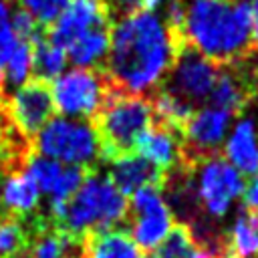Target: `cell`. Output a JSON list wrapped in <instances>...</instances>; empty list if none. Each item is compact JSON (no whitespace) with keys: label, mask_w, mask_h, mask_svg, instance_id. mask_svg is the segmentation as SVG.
I'll list each match as a JSON object with an SVG mask.
<instances>
[{"label":"cell","mask_w":258,"mask_h":258,"mask_svg":"<svg viewBox=\"0 0 258 258\" xmlns=\"http://www.w3.org/2000/svg\"><path fill=\"white\" fill-rule=\"evenodd\" d=\"M62 167H64L62 163H58L54 159H48V157H42V155H38L34 151L28 155V159L24 163V171L36 183L38 191L40 194H48V196L54 189V185H56V181H58V177L62 173Z\"/></svg>","instance_id":"cell-24"},{"label":"cell","mask_w":258,"mask_h":258,"mask_svg":"<svg viewBox=\"0 0 258 258\" xmlns=\"http://www.w3.org/2000/svg\"><path fill=\"white\" fill-rule=\"evenodd\" d=\"M183 44L153 10H137L111 26L103 73L113 89L145 95L161 85Z\"/></svg>","instance_id":"cell-1"},{"label":"cell","mask_w":258,"mask_h":258,"mask_svg":"<svg viewBox=\"0 0 258 258\" xmlns=\"http://www.w3.org/2000/svg\"><path fill=\"white\" fill-rule=\"evenodd\" d=\"M147 258H214L208 250L200 248L191 230L185 224H175L171 232L159 242L153 250H149Z\"/></svg>","instance_id":"cell-22"},{"label":"cell","mask_w":258,"mask_h":258,"mask_svg":"<svg viewBox=\"0 0 258 258\" xmlns=\"http://www.w3.org/2000/svg\"><path fill=\"white\" fill-rule=\"evenodd\" d=\"M149 101H151V107H153L155 121L173 129V131H177L179 135H181L183 127L187 125V121L191 119V115L196 111L189 103H185L183 99L165 91L163 87L153 89L149 93Z\"/></svg>","instance_id":"cell-20"},{"label":"cell","mask_w":258,"mask_h":258,"mask_svg":"<svg viewBox=\"0 0 258 258\" xmlns=\"http://www.w3.org/2000/svg\"><path fill=\"white\" fill-rule=\"evenodd\" d=\"M113 85L101 69H71L50 83L54 109L60 117L93 121Z\"/></svg>","instance_id":"cell-6"},{"label":"cell","mask_w":258,"mask_h":258,"mask_svg":"<svg viewBox=\"0 0 258 258\" xmlns=\"http://www.w3.org/2000/svg\"><path fill=\"white\" fill-rule=\"evenodd\" d=\"M220 64L196 52L189 46H181L171 69L159 87L189 103L194 109L210 99L214 83L220 75Z\"/></svg>","instance_id":"cell-8"},{"label":"cell","mask_w":258,"mask_h":258,"mask_svg":"<svg viewBox=\"0 0 258 258\" xmlns=\"http://www.w3.org/2000/svg\"><path fill=\"white\" fill-rule=\"evenodd\" d=\"M111 44V26L95 28L77 38L64 52L77 69H103Z\"/></svg>","instance_id":"cell-19"},{"label":"cell","mask_w":258,"mask_h":258,"mask_svg":"<svg viewBox=\"0 0 258 258\" xmlns=\"http://www.w3.org/2000/svg\"><path fill=\"white\" fill-rule=\"evenodd\" d=\"M18 38L12 30V6L10 0H0V67L4 69L10 52L14 50Z\"/></svg>","instance_id":"cell-27"},{"label":"cell","mask_w":258,"mask_h":258,"mask_svg":"<svg viewBox=\"0 0 258 258\" xmlns=\"http://www.w3.org/2000/svg\"><path fill=\"white\" fill-rule=\"evenodd\" d=\"M232 115L214 107H202L194 111L191 119L181 131V165H198L210 157H216L224 143Z\"/></svg>","instance_id":"cell-10"},{"label":"cell","mask_w":258,"mask_h":258,"mask_svg":"<svg viewBox=\"0 0 258 258\" xmlns=\"http://www.w3.org/2000/svg\"><path fill=\"white\" fill-rule=\"evenodd\" d=\"M40 191L24 169L2 173L0 177V206L4 216L28 218L38 212Z\"/></svg>","instance_id":"cell-16"},{"label":"cell","mask_w":258,"mask_h":258,"mask_svg":"<svg viewBox=\"0 0 258 258\" xmlns=\"http://www.w3.org/2000/svg\"><path fill=\"white\" fill-rule=\"evenodd\" d=\"M191 175L200 210L212 220L224 218L246 187L244 175L220 155L191 165Z\"/></svg>","instance_id":"cell-7"},{"label":"cell","mask_w":258,"mask_h":258,"mask_svg":"<svg viewBox=\"0 0 258 258\" xmlns=\"http://www.w3.org/2000/svg\"><path fill=\"white\" fill-rule=\"evenodd\" d=\"M258 93V83L248 71L246 62L242 64H232V67H222L220 75L214 83V89L210 93V107L220 109L234 115H240L252 97Z\"/></svg>","instance_id":"cell-13"},{"label":"cell","mask_w":258,"mask_h":258,"mask_svg":"<svg viewBox=\"0 0 258 258\" xmlns=\"http://www.w3.org/2000/svg\"><path fill=\"white\" fill-rule=\"evenodd\" d=\"M242 198H244V210L258 216V173H254L250 183H246Z\"/></svg>","instance_id":"cell-29"},{"label":"cell","mask_w":258,"mask_h":258,"mask_svg":"<svg viewBox=\"0 0 258 258\" xmlns=\"http://www.w3.org/2000/svg\"><path fill=\"white\" fill-rule=\"evenodd\" d=\"M107 177L127 198V196H133L135 191L145 189V187L163 189L167 173L157 169L153 163L143 159L139 153H129V155H123V157H117L111 161Z\"/></svg>","instance_id":"cell-14"},{"label":"cell","mask_w":258,"mask_h":258,"mask_svg":"<svg viewBox=\"0 0 258 258\" xmlns=\"http://www.w3.org/2000/svg\"><path fill=\"white\" fill-rule=\"evenodd\" d=\"M226 258H254L258 254V216L242 210L226 232Z\"/></svg>","instance_id":"cell-21"},{"label":"cell","mask_w":258,"mask_h":258,"mask_svg":"<svg viewBox=\"0 0 258 258\" xmlns=\"http://www.w3.org/2000/svg\"><path fill=\"white\" fill-rule=\"evenodd\" d=\"M250 14H252V32H254V40L258 42V0H252V4H250Z\"/></svg>","instance_id":"cell-30"},{"label":"cell","mask_w":258,"mask_h":258,"mask_svg":"<svg viewBox=\"0 0 258 258\" xmlns=\"http://www.w3.org/2000/svg\"><path fill=\"white\" fill-rule=\"evenodd\" d=\"M131 238L139 250H153L175 226L173 214L157 187H145L131 196L129 216Z\"/></svg>","instance_id":"cell-9"},{"label":"cell","mask_w":258,"mask_h":258,"mask_svg":"<svg viewBox=\"0 0 258 258\" xmlns=\"http://www.w3.org/2000/svg\"><path fill=\"white\" fill-rule=\"evenodd\" d=\"M105 4L109 8V12H111L113 22L117 18H123V16L131 14V12L141 10V0H105Z\"/></svg>","instance_id":"cell-28"},{"label":"cell","mask_w":258,"mask_h":258,"mask_svg":"<svg viewBox=\"0 0 258 258\" xmlns=\"http://www.w3.org/2000/svg\"><path fill=\"white\" fill-rule=\"evenodd\" d=\"M16 258H30V256H28V252H24V254H20V256H16Z\"/></svg>","instance_id":"cell-34"},{"label":"cell","mask_w":258,"mask_h":258,"mask_svg":"<svg viewBox=\"0 0 258 258\" xmlns=\"http://www.w3.org/2000/svg\"><path fill=\"white\" fill-rule=\"evenodd\" d=\"M181 44L220 67L246 62L258 48L246 0H183Z\"/></svg>","instance_id":"cell-2"},{"label":"cell","mask_w":258,"mask_h":258,"mask_svg":"<svg viewBox=\"0 0 258 258\" xmlns=\"http://www.w3.org/2000/svg\"><path fill=\"white\" fill-rule=\"evenodd\" d=\"M4 109L14 129L32 143L36 133L52 119L54 113L50 85L38 79H28L4 99Z\"/></svg>","instance_id":"cell-11"},{"label":"cell","mask_w":258,"mask_h":258,"mask_svg":"<svg viewBox=\"0 0 258 258\" xmlns=\"http://www.w3.org/2000/svg\"><path fill=\"white\" fill-rule=\"evenodd\" d=\"M161 0H141V10H153Z\"/></svg>","instance_id":"cell-32"},{"label":"cell","mask_w":258,"mask_h":258,"mask_svg":"<svg viewBox=\"0 0 258 258\" xmlns=\"http://www.w3.org/2000/svg\"><path fill=\"white\" fill-rule=\"evenodd\" d=\"M81 258H143L131 234L125 228L91 232L83 238Z\"/></svg>","instance_id":"cell-18"},{"label":"cell","mask_w":258,"mask_h":258,"mask_svg":"<svg viewBox=\"0 0 258 258\" xmlns=\"http://www.w3.org/2000/svg\"><path fill=\"white\" fill-rule=\"evenodd\" d=\"M6 99V85H4V69L0 67V101Z\"/></svg>","instance_id":"cell-33"},{"label":"cell","mask_w":258,"mask_h":258,"mask_svg":"<svg viewBox=\"0 0 258 258\" xmlns=\"http://www.w3.org/2000/svg\"><path fill=\"white\" fill-rule=\"evenodd\" d=\"M246 67H248V71L252 73V77L256 79V83H258V48H256V52L246 60Z\"/></svg>","instance_id":"cell-31"},{"label":"cell","mask_w":258,"mask_h":258,"mask_svg":"<svg viewBox=\"0 0 258 258\" xmlns=\"http://www.w3.org/2000/svg\"><path fill=\"white\" fill-rule=\"evenodd\" d=\"M127 216V198L107 175L93 171L85 177L75 196L58 210V214L50 218V222L73 240L83 242V238L91 232L119 228Z\"/></svg>","instance_id":"cell-3"},{"label":"cell","mask_w":258,"mask_h":258,"mask_svg":"<svg viewBox=\"0 0 258 258\" xmlns=\"http://www.w3.org/2000/svg\"><path fill=\"white\" fill-rule=\"evenodd\" d=\"M103 26H113L105 0H69L56 20L46 28V38L67 50L77 38Z\"/></svg>","instance_id":"cell-12"},{"label":"cell","mask_w":258,"mask_h":258,"mask_svg":"<svg viewBox=\"0 0 258 258\" xmlns=\"http://www.w3.org/2000/svg\"><path fill=\"white\" fill-rule=\"evenodd\" d=\"M18 8L26 10L44 30L56 20L69 0H16Z\"/></svg>","instance_id":"cell-26"},{"label":"cell","mask_w":258,"mask_h":258,"mask_svg":"<svg viewBox=\"0 0 258 258\" xmlns=\"http://www.w3.org/2000/svg\"><path fill=\"white\" fill-rule=\"evenodd\" d=\"M67 60H69L67 52L56 44H52L46 38V32L32 44V73H34V79L42 83L50 85L60 73H64Z\"/></svg>","instance_id":"cell-23"},{"label":"cell","mask_w":258,"mask_h":258,"mask_svg":"<svg viewBox=\"0 0 258 258\" xmlns=\"http://www.w3.org/2000/svg\"><path fill=\"white\" fill-rule=\"evenodd\" d=\"M155 123L153 107L147 95H131L111 89L101 111L93 119L101 161L111 163L117 157L135 153L139 137Z\"/></svg>","instance_id":"cell-4"},{"label":"cell","mask_w":258,"mask_h":258,"mask_svg":"<svg viewBox=\"0 0 258 258\" xmlns=\"http://www.w3.org/2000/svg\"><path fill=\"white\" fill-rule=\"evenodd\" d=\"M32 73V44L18 40L4 64V85L20 87Z\"/></svg>","instance_id":"cell-25"},{"label":"cell","mask_w":258,"mask_h":258,"mask_svg":"<svg viewBox=\"0 0 258 258\" xmlns=\"http://www.w3.org/2000/svg\"><path fill=\"white\" fill-rule=\"evenodd\" d=\"M32 151L62 165H77L91 171L101 161L95 125L83 119L52 117L32 139Z\"/></svg>","instance_id":"cell-5"},{"label":"cell","mask_w":258,"mask_h":258,"mask_svg":"<svg viewBox=\"0 0 258 258\" xmlns=\"http://www.w3.org/2000/svg\"><path fill=\"white\" fill-rule=\"evenodd\" d=\"M135 153H139L163 173H169L181 165V135L155 121L139 137Z\"/></svg>","instance_id":"cell-15"},{"label":"cell","mask_w":258,"mask_h":258,"mask_svg":"<svg viewBox=\"0 0 258 258\" xmlns=\"http://www.w3.org/2000/svg\"><path fill=\"white\" fill-rule=\"evenodd\" d=\"M226 161L242 175L258 173V129L250 117L236 121L230 137L224 143Z\"/></svg>","instance_id":"cell-17"}]
</instances>
